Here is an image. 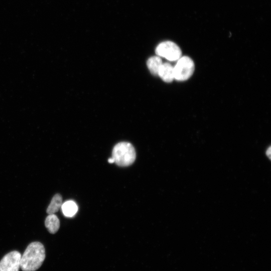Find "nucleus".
I'll return each instance as SVG.
<instances>
[{
	"label": "nucleus",
	"instance_id": "1",
	"mask_svg": "<svg viewBox=\"0 0 271 271\" xmlns=\"http://www.w3.org/2000/svg\"><path fill=\"white\" fill-rule=\"evenodd\" d=\"M45 256L43 244L38 241L32 242L21 255L20 268L23 271H35L42 265Z\"/></svg>",
	"mask_w": 271,
	"mask_h": 271
},
{
	"label": "nucleus",
	"instance_id": "2",
	"mask_svg": "<svg viewBox=\"0 0 271 271\" xmlns=\"http://www.w3.org/2000/svg\"><path fill=\"white\" fill-rule=\"evenodd\" d=\"M114 163L120 167H127L134 162L136 158L135 149L128 142L117 143L113 148L111 157Z\"/></svg>",
	"mask_w": 271,
	"mask_h": 271
},
{
	"label": "nucleus",
	"instance_id": "3",
	"mask_svg": "<svg viewBox=\"0 0 271 271\" xmlns=\"http://www.w3.org/2000/svg\"><path fill=\"white\" fill-rule=\"evenodd\" d=\"M195 69L193 61L188 56L181 57L174 67V79L178 81L188 79Z\"/></svg>",
	"mask_w": 271,
	"mask_h": 271
},
{
	"label": "nucleus",
	"instance_id": "4",
	"mask_svg": "<svg viewBox=\"0 0 271 271\" xmlns=\"http://www.w3.org/2000/svg\"><path fill=\"white\" fill-rule=\"evenodd\" d=\"M156 53L166 59L174 61L178 60L182 55L179 47L172 41H164L159 44L156 49Z\"/></svg>",
	"mask_w": 271,
	"mask_h": 271
},
{
	"label": "nucleus",
	"instance_id": "5",
	"mask_svg": "<svg viewBox=\"0 0 271 271\" xmlns=\"http://www.w3.org/2000/svg\"><path fill=\"white\" fill-rule=\"evenodd\" d=\"M21 255L16 250L6 254L0 261V271H19Z\"/></svg>",
	"mask_w": 271,
	"mask_h": 271
},
{
	"label": "nucleus",
	"instance_id": "6",
	"mask_svg": "<svg viewBox=\"0 0 271 271\" xmlns=\"http://www.w3.org/2000/svg\"><path fill=\"white\" fill-rule=\"evenodd\" d=\"M158 75L166 82H172L174 79V67L169 63H163Z\"/></svg>",
	"mask_w": 271,
	"mask_h": 271
},
{
	"label": "nucleus",
	"instance_id": "7",
	"mask_svg": "<svg viewBox=\"0 0 271 271\" xmlns=\"http://www.w3.org/2000/svg\"><path fill=\"white\" fill-rule=\"evenodd\" d=\"M45 225L50 233L55 234L59 229L60 221L55 214H49L45 219Z\"/></svg>",
	"mask_w": 271,
	"mask_h": 271
},
{
	"label": "nucleus",
	"instance_id": "8",
	"mask_svg": "<svg viewBox=\"0 0 271 271\" xmlns=\"http://www.w3.org/2000/svg\"><path fill=\"white\" fill-rule=\"evenodd\" d=\"M162 64V59L158 56L150 57L147 62L148 69L154 75H158L159 70Z\"/></svg>",
	"mask_w": 271,
	"mask_h": 271
},
{
	"label": "nucleus",
	"instance_id": "9",
	"mask_svg": "<svg viewBox=\"0 0 271 271\" xmlns=\"http://www.w3.org/2000/svg\"><path fill=\"white\" fill-rule=\"evenodd\" d=\"M62 197L60 194H55L52 198L46 212L48 214H55L61 208Z\"/></svg>",
	"mask_w": 271,
	"mask_h": 271
},
{
	"label": "nucleus",
	"instance_id": "10",
	"mask_svg": "<svg viewBox=\"0 0 271 271\" xmlns=\"http://www.w3.org/2000/svg\"><path fill=\"white\" fill-rule=\"evenodd\" d=\"M62 211L66 217H72L77 212L78 207L76 203L71 200L67 201L62 204Z\"/></svg>",
	"mask_w": 271,
	"mask_h": 271
},
{
	"label": "nucleus",
	"instance_id": "11",
	"mask_svg": "<svg viewBox=\"0 0 271 271\" xmlns=\"http://www.w3.org/2000/svg\"><path fill=\"white\" fill-rule=\"evenodd\" d=\"M108 162L109 163H111V164L114 163V160L112 157L108 159Z\"/></svg>",
	"mask_w": 271,
	"mask_h": 271
}]
</instances>
